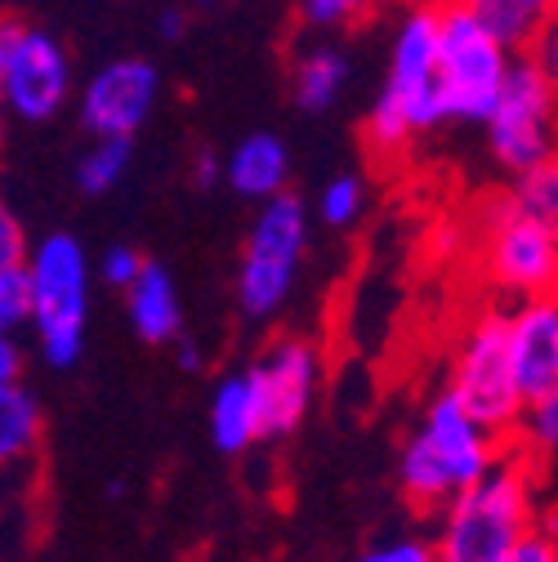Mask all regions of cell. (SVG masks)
Masks as SVG:
<instances>
[{"label": "cell", "instance_id": "obj_1", "mask_svg": "<svg viewBox=\"0 0 558 562\" xmlns=\"http://www.w3.org/2000/svg\"><path fill=\"white\" fill-rule=\"evenodd\" d=\"M545 496L536 460L523 451H505L487 473H478L469 486L438 509V536H434V562H492L536 527H545Z\"/></svg>", "mask_w": 558, "mask_h": 562}, {"label": "cell", "instance_id": "obj_2", "mask_svg": "<svg viewBox=\"0 0 558 562\" xmlns=\"http://www.w3.org/2000/svg\"><path fill=\"white\" fill-rule=\"evenodd\" d=\"M505 451L510 442L501 434L482 429L451 393H438L425 406L421 425L402 442V456H398L402 501L421 514H438L460 486L487 473Z\"/></svg>", "mask_w": 558, "mask_h": 562}, {"label": "cell", "instance_id": "obj_3", "mask_svg": "<svg viewBox=\"0 0 558 562\" xmlns=\"http://www.w3.org/2000/svg\"><path fill=\"white\" fill-rule=\"evenodd\" d=\"M434 58H438V5L411 0L393 27L384 86L367 112V148L380 161L402 157L415 138L438 130L434 99Z\"/></svg>", "mask_w": 558, "mask_h": 562}, {"label": "cell", "instance_id": "obj_4", "mask_svg": "<svg viewBox=\"0 0 558 562\" xmlns=\"http://www.w3.org/2000/svg\"><path fill=\"white\" fill-rule=\"evenodd\" d=\"M27 291H32V322L36 326V353L45 367L67 371L81 362L86 326H90V255L72 233H49L27 246L23 259Z\"/></svg>", "mask_w": 558, "mask_h": 562}, {"label": "cell", "instance_id": "obj_5", "mask_svg": "<svg viewBox=\"0 0 558 562\" xmlns=\"http://www.w3.org/2000/svg\"><path fill=\"white\" fill-rule=\"evenodd\" d=\"M309 237L313 215L291 188L259 201L237 263V308L246 322H272L287 308L309 259Z\"/></svg>", "mask_w": 558, "mask_h": 562}, {"label": "cell", "instance_id": "obj_6", "mask_svg": "<svg viewBox=\"0 0 558 562\" xmlns=\"http://www.w3.org/2000/svg\"><path fill=\"white\" fill-rule=\"evenodd\" d=\"M514 49H505L492 32L478 23L465 0L438 5V58H434V99L438 121H469L482 125L496 103Z\"/></svg>", "mask_w": 558, "mask_h": 562}, {"label": "cell", "instance_id": "obj_7", "mask_svg": "<svg viewBox=\"0 0 558 562\" xmlns=\"http://www.w3.org/2000/svg\"><path fill=\"white\" fill-rule=\"evenodd\" d=\"M478 263H482L487 286L510 304L532 300V295H554L558 224L523 215L510 196L487 201L482 233H478Z\"/></svg>", "mask_w": 558, "mask_h": 562}, {"label": "cell", "instance_id": "obj_8", "mask_svg": "<svg viewBox=\"0 0 558 562\" xmlns=\"http://www.w3.org/2000/svg\"><path fill=\"white\" fill-rule=\"evenodd\" d=\"M554 72L518 49L505 67V81L496 90V103L487 112V153L496 157L501 170L518 175L532 166L554 161Z\"/></svg>", "mask_w": 558, "mask_h": 562}, {"label": "cell", "instance_id": "obj_9", "mask_svg": "<svg viewBox=\"0 0 558 562\" xmlns=\"http://www.w3.org/2000/svg\"><path fill=\"white\" fill-rule=\"evenodd\" d=\"M0 99L19 121H54L72 99V54L19 14H0Z\"/></svg>", "mask_w": 558, "mask_h": 562}, {"label": "cell", "instance_id": "obj_10", "mask_svg": "<svg viewBox=\"0 0 558 562\" xmlns=\"http://www.w3.org/2000/svg\"><path fill=\"white\" fill-rule=\"evenodd\" d=\"M482 429L510 438L514 415L523 406L514 367H510V339H505V308L478 313L451 358V389H447Z\"/></svg>", "mask_w": 558, "mask_h": 562}, {"label": "cell", "instance_id": "obj_11", "mask_svg": "<svg viewBox=\"0 0 558 562\" xmlns=\"http://www.w3.org/2000/svg\"><path fill=\"white\" fill-rule=\"evenodd\" d=\"M246 375H250L255 397H259L264 442H277V438H291L304 425V415L313 411V397H317L322 375H326V358L313 339L282 335L246 367Z\"/></svg>", "mask_w": 558, "mask_h": 562}, {"label": "cell", "instance_id": "obj_12", "mask_svg": "<svg viewBox=\"0 0 558 562\" xmlns=\"http://www.w3.org/2000/svg\"><path fill=\"white\" fill-rule=\"evenodd\" d=\"M161 103V72L148 58H112L77 90V121L94 138H134Z\"/></svg>", "mask_w": 558, "mask_h": 562}, {"label": "cell", "instance_id": "obj_13", "mask_svg": "<svg viewBox=\"0 0 558 562\" xmlns=\"http://www.w3.org/2000/svg\"><path fill=\"white\" fill-rule=\"evenodd\" d=\"M510 367L523 402L558 397V300L532 295L505 308Z\"/></svg>", "mask_w": 558, "mask_h": 562}, {"label": "cell", "instance_id": "obj_14", "mask_svg": "<svg viewBox=\"0 0 558 562\" xmlns=\"http://www.w3.org/2000/svg\"><path fill=\"white\" fill-rule=\"evenodd\" d=\"M291 148H287V138L282 134H272V130H255L246 138H237V148L224 157V170L220 179L242 196V201H268L277 192H287L291 188Z\"/></svg>", "mask_w": 558, "mask_h": 562}, {"label": "cell", "instance_id": "obj_15", "mask_svg": "<svg viewBox=\"0 0 558 562\" xmlns=\"http://www.w3.org/2000/svg\"><path fill=\"white\" fill-rule=\"evenodd\" d=\"M125 295V317L130 330L144 339V344H175L183 330V300L170 268L144 259V268L134 272V281L121 291Z\"/></svg>", "mask_w": 558, "mask_h": 562}, {"label": "cell", "instance_id": "obj_16", "mask_svg": "<svg viewBox=\"0 0 558 562\" xmlns=\"http://www.w3.org/2000/svg\"><path fill=\"white\" fill-rule=\"evenodd\" d=\"M211 442L220 456H246L250 447L264 442L259 397H255V384L246 371L224 375L211 393Z\"/></svg>", "mask_w": 558, "mask_h": 562}, {"label": "cell", "instance_id": "obj_17", "mask_svg": "<svg viewBox=\"0 0 558 562\" xmlns=\"http://www.w3.org/2000/svg\"><path fill=\"white\" fill-rule=\"evenodd\" d=\"M41 442H45L41 397L23 380L0 384V473L32 464L41 456Z\"/></svg>", "mask_w": 558, "mask_h": 562}, {"label": "cell", "instance_id": "obj_18", "mask_svg": "<svg viewBox=\"0 0 558 562\" xmlns=\"http://www.w3.org/2000/svg\"><path fill=\"white\" fill-rule=\"evenodd\" d=\"M348 77H354L348 54L339 45H331V41H317L291 67V99H295L300 112H326L348 90Z\"/></svg>", "mask_w": 558, "mask_h": 562}, {"label": "cell", "instance_id": "obj_19", "mask_svg": "<svg viewBox=\"0 0 558 562\" xmlns=\"http://www.w3.org/2000/svg\"><path fill=\"white\" fill-rule=\"evenodd\" d=\"M478 23L492 32L505 49H532L536 32L554 19V0H465Z\"/></svg>", "mask_w": 558, "mask_h": 562}, {"label": "cell", "instance_id": "obj_20", "mask_svg": "<svg viewBox=\"0 0 558 562\" xmlns=\"http://www.w3.org/2000/svg\"><path fill=\"white\" fill-rule=\"evenodd\" d=\"M134 161V138H94L86 148V157L77 161V188L86 196H108Z\"/></svg>", "mask_w": 558, "mask_h": 562}, {"label": "cell", "instance_id": "obj_21", "mask_svg": "<svg viewBox=\"0 0 558 562\" xmlns=\"http://www.w3.org/2000/svg\"><path fill=\"white\" fill-rule=\"evenodd\" d=\"M505 442H510L514 451H523L527 460H545V456H554V447H558V397L523 402Z\"/></svg>", "mask_w": 558, "mask_h": 562}, {"label": "cell", "instance_id": "obj_22", "mask_svg": "<svg viewBox=\"0 0 558 562\" xmlns=\"http://www.w3.org/2000/svg\"><path fill=\"white\" fill-rule=\"evenodd\" d=\"M367 179L362 175H354V170H344V175H331L326 183H322V196H317V220L326 224V228H335V233H344V228H354L362 215H367Z\"/></svg>", "mask_w": 558, "mask_h": 562}, {"label": "cell", "instance_id": "obj_23", "mask_svg": "<svg viewBox=\"0 0 558 562\" xmlns=\"http://www.w3.org/2000/svg\"><path fill=\"white\" fill-rule=\"evenodd\" d=\"M505 196L523 210V215H536V220L558 224V166H554V161H545V166L518 170Z\"/></svg>", "mask_w": 558, "mask_h": 562}, {"label": "cell", "instance_id": "obj_24", "mask_svg": "<svg viewBox=\"0 0 558 562\" xmlns=\"http://www.w3.org/2000/svg\"><path fill=\"white\" fill-rule=\"evenodd\" d=\"M380 0H300V19L309 32L326 36V32H344V27H358L376 14Z\"/></svg>", "mask_w": 558, "mask_h": 562}, {"label": "cell", "instance_id": "obj_25", "mask_svg": "<svg viewBox=\"0 0 558 562\" xmlns=\"http://www.w3.org/2000/svg\"><path fill=\"white\" fill-rule=\"evenodd\" d=\"M27 322H32V291L23 263L0 268V335H19Z\"/></svg>", "mask_w": 558, "mask_h": 562}, {"label": "cell", "instance_id": "obj_26", "mask_svg": "<svg viewBox=\"0 0 558 562\" xmlns=\"http://www.w3.org/2000/svg\"><path fill=\"white\" fill-rule=\"evenodd\" d=\"M138 268H144V250H134V246H125V241L108 246V250H103V259H99V277L108 281V286H116V291H125V286H130Z\"/></svg>", "mask_w": 558, "mask_h": 562}, {"label": "cell", "instance_id": "obj_27", "mask_svg": "<svg viewBox=\"0 0 558 562\" xmlns=\"http://www.w3.org/2000/svg\"><path fill=\"white\" fill-rule=\"evenodd\" d=\"M492 562H558V544H554V527H536L532 536H523L518 544H510L501 558Z\"/></svg>", "mask_w": 558, "mask_h": 562}, {"label": "cell", "instance_id": "obj_28", "mask_svg": "<svg viewBox=\"0 0 558 562\" xmlns=\"http://www.w3.org/2000/svg\"><path fill=\"white\" fill-rule=\"evenodd\" d=\"M354 562H434V549L425 540H415V536H398L389 544H376V549L358 553Z\"/></svg>", "mask_w": 558, "mask_h": 562}, {"label": "cell", "instance_id": "obj_29", "mask_svg": "<svg viewBox=\"0 0 558 562\" xmlns=\"http://www.w3.org/2000/svg\"><path fill=\"white\" fill-rule=\"evenodd\" d=\"M27 233L23 224L14 220V210L10 205H0V268H19L27 259Z\"/></svg>", "mask_w": 558, "mask_h": 562}, {"label": "cell", "instance_id": "obj_30", "mask_svg": "<svg viewBox=\"0 0 558 562\" xmlns=\"http://www.w3.org/2000/svg\"><path fill=\"white\" fill-rule=\"evenodd\" d=\"M220 170H224V157H215V148H197V157H192V183L197 188H215Z\"/></svg>", "mask_w": 558, "mask_h": 562}, {"label": "cell", "instance_id": "obj_31", "mask_svg": "<svg viewBox=\"0 0 558 562\" xmlns=\"http://www.w3.org/2000/svg\"><path fill=\"white\" fill-rule=\"evenodd\" d=\"M10 380H23V353L14 335H0V384H10Z\"/></svg>", "mask_w": 558, "mask_h": 562}, {"label": "cell", "instance_id": "obj_32", "mask_svg": "<svg viewBox=\"0 0 558 562\" xmlns=\"http://www.w3.org/2000/svg\"><path fill=\"white\" fill-rule=\"evenodd\" d=\"M157 32H161L166 41H179V36L188 32V10H183V5H166V10L157 14Z\"/></svg>", "mask_w": 558, "mask_h": 562}, {"label": "cell", "instance_id": "obj_33", "mask_svg": "<svg viewBox=\"0 0 558 562\" xmlns=\"http://www.w3.org/2000/svg\"><path fill=\"white\" fill-rule=\"evenodd\" d=\"M179 367L183 371H201V348L192 339H179Z\"/></svg>", "mask_w": 558, "mask_h": 562}, {"label": "cell", "instance_id": "obj_34", "mask_svg": "<svg viewBox=\"0 0 558 562\" xmlns=\"http://www.w3.org/2000/svg\"><path fill=\"white\" fill-rule=\"evenodd\" d=\"M438 246H443V250H456V246H460V228H443V233H438Z\"/></svg>", "mask_w": 558, "mask_h": 562}, {"label": "cell", "instance_id": "obj_35", "mask_svg": "<svg viewBox=\"0 0 558 562\" xmlns=\"http://www.w3.org/2000/svg\"><path fill=\"white\" fill-rule=\"evenodd\" d=\"M5 130H10V108H5V99H0V144H5Z\"/></svg>", "mask_w": 558, "mask_h": 562}, {"label": "cell", "instance_id": "obj_36", "mask_svg": "<svg viewBox=\"0 0 558 562\" xmlns=\"http://www.w3.org/2000/svg\"><path fill=\"white\" fill-rule=\"evenodd\" d=\"M211 5H220V0H197V10H211Z\"/></svg>", "mask_w": 558, "mask_h": 562}, {"label": "cell", "instance_id": "obj_37", "mask_svg": "<svg viewBox=\"0 0 558 562\" xmlns=\"http://www.w3.org/2000/svg\"><path fill=\"white\" fill-rule=\"evenodd\" d=\"M429 5H451V0H429Z\"/></svg>", "mask_w": 558, "mask_h": 562}]
</instances>
